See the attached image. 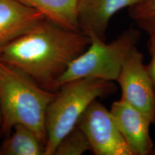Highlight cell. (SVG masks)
<instances>
[{"label":"cell","instance_id":"cell-6","mask_svg":"<svg viewBox=\"0 0 155 155\" xmlns=\"http://www.w3.org/2000/svg\"><path fill=\"white\" fill-rule=\"evenodd\" d=\"M144 55L137 46L126 56L116 82L121 88V99L139 110L155 124V97L152 83L143 63Z\"/></svg>","mask_w":155,"mask_h":155},{"label":"cell","instance_id":"cell-14","mask_svg":"<svg viewBox=\"0 0 155 155\" xmlns=\"http://www.w3.org/2000/svg\"><path fill=\"white\" fill-rule=\"evenodd\" d=\"M148 49L151 55V61L146 65V68L152 81L155 97V36L150 35V39L148 40Z\"/></svg>","mask_w":155,"mask_h":155},{"label":"cell","instance_id":"cell-12","mask_svg":"<svg viewBox=\"0 0 155 155\" xmlns=\"http://www.w3.org/2000/svg\"><path fill=\"white\" fill-rule=\"evenodd\" d=\"M91 147L86 135L78 126L68 133L60 141L54 155H82Z\"/></svg>","mask_w":155,"mask_h":155},{"label":"cell","instance_id":"cell-5","mask_svg":"<svg viewBox=\"0 0 155 155\" xmlns=\"http://www.w3.org/2000/svg\"><path fill=\"white\" fill-rule=\"evenodd\" d=\"M96 155H134L110 111L96 99L89 104L77 123Z\"/></svg>","mask_w":155,"mask_h":155},{"label":"cell","instance_id":"cell-13","mask_svg":"<svg viewBox=\"0 0 155 155\" xmlns=\"http://www.w3.org/2000/svg\"><path fill=\"white\" fill-rule=\"evenodd\" d=\"M129 15L134 20L155 16V0H140L129 7Z\"/></svg>","mask_w":155,"mask_h":155},{"label":"cell","instance_id":"cell-1","mask_svg":"<svg viewBox=\"0 0 155 155\" xmlns=\"http://www.w3.org/2000/svg\"><path fill=\"white\" fill-rule=\"evenodd\" d=\"M90 43V37L81 31L67 30L44 18L28 32L0 48V61L55 91L60 77Z\"/></svg>","mask_w":155,"mask_h":155},{"label":"cell","instance_id":"cell-8","mask_svg":"<svg viewBox=\"0 0 155 155\" xmlns=\"http://www.w3.org/2000/svg\"><path fill=\"white\" fill-rule=\"evenodd\" d=\"M140 0H79L78 22L81 32L106 42V32L110 19L121 9L130 7Z\"/></svg>","mask_w":155,"mask_h":155},{"label":"cell","instance_id":"cell-4","mask_svg":"<svg viewBox=\"0 0 155 155\" xmlns=\"http://www.w3.org/2000/svg\"><path fill=\"white\" fill-rule=\"evenodd\" d=\"M140 38V31L134 28L124 30L108 44L90 36L88 48L70 64L56 83L55 90L68 81L85 78L116 81L126 56L137 46Z\"/></svg>","mask_w":155,"mask_h":155},{"label":"cell","instance_id":"cell-7","mask_svg":"<svg viewBox=\"0 0 155 155\" xmlns=\"http://www.w3.org/2000/svg\"><path fill=\"white\" fill-rule=\"evenodd\" d=\"M112 117L134 155H149L154 152L150 133L152 124L139 110L122 100L112 104Z\"/></svg>","mask_w":155,"mask_h":155},{"label":"cell","instance_id":"cell-9","mask_svg":"<svg viewBox=\"0 0 155 155\" xmlns=\"http://www.w3.org/2000/svg\"><path fill=\"white\" fill-rule=\"evenodd\" d=\"M44 18L17 0H0V48L28 32Z\"/></svg>","mask_w":155,"mask_h":155},{"label":"cell","instance_id":"cell-10","mask_svg":"<svg viewBox=\"0 0 155 155\" xmlns=\"http://www.w3.org/2000/svg\"><path fill=\"white\" fill-rule=\"evenodd\" d=\"M38 11L52 22L73 31H81L78 22L79 0H17Z\"/></svg>","mask_w":155,"mask_h":155},{"label":"cell","instance_id":"cell-15","mask_svg":"<svg viewBox=\"0 0 155 155\" xmlns=\"http://www.w3.org/2000/svg\"><path fill=\"white\" fill-rule=\"evenodd\" d=\"M139 28L145 31L149 35L155 36V16L144 17L135 20Z\"/></svg>","mask_w":155,"mask_h":155},{"label":"cell","instance_id":"cell-16","mask_svg":"<svg viewBox=\"0 0 155 155\" xmlns=\"http://www.w3.org/2000/svg\"><path fill=\"white\" fill-rule=\"evenodd\" d=\"M2 125V111H1V107H0V128H1Z\"/></svg>","mask_w":155,"mask_h":155},{"label":"cell","instance_id":"cell-11","mask_svg":"<svg viewBox=\"0 0 155 155\" xmlns=\"http://www.w3.org/2000/svg\"><path fill=\"white\" fill-rule=\"evenodd\" d=\"M0 146V154L45 155V146L36 134L23 124H17Z\"/></svg>","mask_w":155,"mask_h":155},{"label":"cell","instance_id":"cell-2","mask_svg":"<svg viewBox=\"0 0 155 155\" xmlns=\"http://www.w3.org/2000/svg\"><path fill=\"white\" fill-rule=\"evenodd\" d=\"M56 92L46 90L16 68L0 61V130L10 134L17 124H23L40 138L45 146V114Z\"/></svg>","mask_w":155,"mask_h":155},{"label":"cell","instance_id":"cell-3","mask_svg":"<svg viewBox=\"0 0 155 155\" xmlns=\"http://www.w3.org/2000/svg\"><path fill=\"white\" fill-rule=\"evenodd\" d=\"M116 91L113 81L93 78L76 79L62 85L46 110L45 155L55 154L60 141L75 127L91 103Z\"/></svg>","mask_w":155,"mask_h":155}]
</instances>
